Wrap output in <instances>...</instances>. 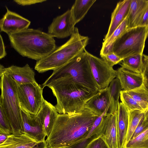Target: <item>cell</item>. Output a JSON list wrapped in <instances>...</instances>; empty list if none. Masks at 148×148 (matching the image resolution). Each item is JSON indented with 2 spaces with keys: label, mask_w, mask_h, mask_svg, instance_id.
<instances>
[{
  "label": "cell",
  "mask_w": 148,
  "mask_h": 148,
  "mask_svg": "<svg viewBox=\"0 0 148 148\" xmlns=\"http://www.w3.org/2000/svg\"><path fill=\"white\" fill-rule=\"evenodd\" d=\"M99 116L84 108L68 114H59L45 141L47 148H68L85 138Z\"/></svg>",
  "instance_id": "obj_1"
},
{
  "label": "cell",
  "mask_w": 148,
  "mask_h": 148,
  "mask_svg": "<svg viewBox=\"0 0 148 148\" xmlns=\"http://www.w3.org/2000/svg\"><path fill=\"white\" fill-rule=\"evenodd\" d=\"M144 114L145 112L138 110L129 111L128 128L126 144L130 140L136 128L144 116Z\"/></svg>",
  "instance_id": "obj_26"
},
{
  "label": "cell",
  "mask_w": 148,
  "mask_h": 148,
  "mask_svg": "<svg viewBox=\"0 0 148 148\" xmlns=\"http://www.w3.org/2000/svg\"><path fill=\"white\" fill-rule=\"evenodd\" d=\"M87 51L82 53L58 69L42 84L43 89L51 82L66 78L93 91L99 90L91 70Z\"/></svg>",
  "instance_id": "obj_5"
},
{
  "label": "cell",
  "mask_w": 148,
  "mask_h": 148,
  "mask_svg": "<svg viewBox=\"0 0 148 148\" xmlns=\"http://www.w3.org/2000/svg\"><path fill=\"white\" fill-rule=\"evenodd\" d=\"M0 133L7 135H9L12 134L10 121L1 106H0Z\"/></svg>",
  "instance_id": "obj_30"
},
{
  "label": "cell",
  "mask_w": 148,
  "mask_h": 148,
  "mask_svg": "<svg viewBox=\"0 0 148 148\" xmlns=\"http://www.w3.org/2000/svg\"><path fill=\"white\" fill-rule=\"evenodd\" d=\"M100 56L108 64L112 67L120 62L123 60L112 51Z\"/></svg>",
  "instance_id": "obj_31"
},
{
  "label": "cell",
  "mask_w": 148,
  "mask_h": 148,
  "mask_svg": "<svg viewBox=\"0 0 148 148\" xmlns=\"http://www.w3.org/2000/svg\"><path fill=\"white\" fill-rule=\"evenodd\" d=\"M143 55L129 56L120 62L121 67L132 71L142 74L144 67Z\"/></svg>",
  "instance_id": "obj_24"
},
{
  "label": "cell",
  "mask_w": 148,
  "mask_h": 148,
  "mask_svg": "<svg viewBox=\"0 0 148 148\" xmlns=\"http://www.w3.org/2000/svg\"><path fill=\"white\" fill-rule=\"evenodd\" d=\"M5 72L10 75L17 85L37 82L35 72L27 64L22 67L12 65L6 68L0 64V76Z\"/></svg>",
  "instance_id": "obj_14"
},
{
  "label": "cell",
  "mask_w": 148,
  "mask_h": 148,
  "mask_svg": "<svg viewBox=\"0 0 148 148\" xmlns=\"http://www.w3.org/2000/svg\"><path fill=\"white\" fill-rule=\"evenodd\" d=\"M132 0H121L118 2L112 13L110 23L104 41L107 39L115 29L127 17Z\"/></svg>",
  "instance_id": "obj_18"
},
{
  "label": "cell",
  "mask_w": 148,
  "mask_h": 148,
  "mask_svg": "<svg viewBox=\"0 0 148 148\" xmlns=\"http://www.w3.org/2000/svg\"><path fill=\"white\" fill-rule=\"evenodd\" d=\"M17 4L22 6L29 5L37 3H42L47 1L46 0H14Z\"/></svg>",
  "instance_id": "obj_37"
},
{
  "label": "cell",
  "mask_w": 148,
  "mask_h": 148,
  "mask_svg": "<svg viewBox=\"0 0 148 148\" xmlns=\"http://www.w3.org/2000/svg\"><path fill=\"white\" fill-rule=\"evenodd\" d=\"M144 116L145 120L148 122V110L145 112Z\"/></svg>",
  "instance_id": "obj_42"
},
{
  "label": "cell",
  "mask_w": 148,
  "mask_h": 148,
  "mask_svg": "<svg viewBox=\"0 0 148 148\" xmlns=\"http://www.w3.org/2000/svg\"><path fill=\"white\" fill-rule=\"evenodd\" d=\"M0 59L4 58L7 55L3 38L0 34Z\"/></svg>",
  "instance_id": "obj_38"
},
{
  "label": "cell",
  "mask_w": 148,
  "mask_h": 148,
  "mask_svg": "<svg viewBox=\"0 0 148 148\" xmlns=\"http://www.w3.org/2000/svg\"><path fill=\"white\" fill-rule=\"evenodd\" d=\"M17 85L21 110L31 114L36 115L44 99L42 88L37 82Z\"/></svg>",
  "instance_id": "obj_8"
},
{
  "label": "cell",
  "mask_w": 148,
  "mask_h": 148,
  "mask_svg": "<svg viewBox=\"0 0 148 148\" xmlns=\"http://www.w3.org/2000/svg\"><path fill=\"white\" fill-rule=\"evenodd\" d=\"M84 108L99 116L105 111L107 112V114L116 111L112 103L108 87L99 90L98 92L86 103Z\"/></svg>",
  "instance_id": "obj_12"
},
{
  "label": "cell",
  "mask_w": 148,
  "mask_h": 148,
  "mask_svg": "<svg viewBox=\"0 0 148 148\" xmlns=\"http://www.w3.org/2000/svg\"><path fill=\"white\" fill-rule=\"evenodd\" d=\"M59 114L55 106L44 99L40 109L36 115L42 124L47 137L50 135Z\"/></svg>",
  "instance_id": "obj_17"
},
{
  "label": "cell",
  "mask_w": 148,
  "mask_h": 148,
  "mask_svg": "<svg viewBox=\"0 0 148 148\" xmlns=\"http://www.w3.org/2000/svg\"><path fill=\"white\" fill-rule=\"evenodd\" d=\"M106 114H107L106 111H105L103 114L99 116L94 121L91 128L86 138L90 137L96 135L98 128L101 122L102 118Z\"/></svg>",
  "instance_id": "obj_35"
},
{
  "label": "cell",
  "mask_w": 148,
  "mask_h": 148,
  "mask_svg": "<svg viewBox=\"0 0 148 148\" xmlns=\"http://www.w3.org/2000/svg\"><path fill=\"white\" fill-rule=\"evenodd\" d=\"M124 148H148V129L130 140Z\"/></svg>",
  "instance_id": "obj_28"
},
{
  "label": "cell",
  "mask_w": 148,
  "mask_h": 148,
  "mask_svg": "<svg viewBox=\"0 0 148 148\" xmlns=\"http://www.w3.org/2000/svg\"><path fill=\"white\" fill-rule=\"evenodd\" d=\"M56 97L55 106L60 114L76 112L84 109L86 103L95 95L99 90L92 91L66 78L55 80L47 86Z\"/></svg>",
  "instance_id": "obj_3"
},
{
  "label": "cell",
  "mask_w": 148,
  "mask_h": 148,
  "mask_svg": "<svg viewBox=\"0 0 148 148\" xmlns=\"http://www.w3.org/2000/svg\"><path fill=\"white\" fill-rule=\"evenodd\" d=\"M108 88L112 103L115 110L117 111L120 92L122 89L120 81L117 77L110 83Z\"/></svg>",
  "instance_id": "obj_27"
},
{
  "label": "cell",
  "mask_w": 148,
  "mask_h": 148,
  "mask_svg": "<svg viewBox=\"0 0 148 148\" xmlns=\"http://www.w3.org/2000/svg\"><path fill=\"white\" fill-rule=\"evenodd\" d=\"M11 46L23 57L40 60L57 47L54 38L39 29L27 28L8 35Z\"/></svg>",
  "instance_id": "obj_2"
},
{
  "label": "cell",
  "mask_w": 148,
  "mask_h": 148,
  "mask_svg": "<svg viewBox=\"0 0 148 148\" xmlns=\"http://www.w3.org/2000/svg\"><path fill=\"white\" fill-rule=\"evenodd\" d=\"M24 132L32 138L42 143L46 136L43 127L36 115L27 113L22 110Z\"/></svg>",
  "instance_id": "obj_15"
},
{
  "label": "cell",
  "mask_w": 148,
  "mask_h": 148,
  "mask_svg": "<svg viewBox=\"0 0 148 148\" xmlns=\"http://www.w3.org/2000/svg\"></svg>",
  "instance_id": "obj_43"
},
{
  "label": "cell",
  "mask_w": 148,
  "mask_h": 148,
  "mask_svg": "<svg viewBox=\"0 0 148 148\" xmlns=\"http://www.w3.org/2000/svg\"><path fill=\"white\" fill-rule=\"evenodd\" d=\"M6 12L0 20V32L10 34L27 28L31 21L18 14L12 11L6 6Z\"/></svg>",
  "instance_id": "obj_13"
},
{
  "label": "cell",
  "mask_w": 148,
  "mask_h": 148,
  "mask_svg": "<svg viewBox=\"0 0 148 148\" xmlns=\"http://www.w3.org/2000/svg\"><path fill=\"white\" fill-rule=\"evenodd\" d=\"M75 25L71 9H69L53 19L48 27L47 33L53 38H67L73 33Z\"/></svg>",
  "instance_id": "obj_10"
},
{
  "label": "cell",
  "mask_w": 148,
  "mask_h": 148,
  "mask_svg": "<svg viewBox=\"0 0 148 148\" xmlns=\"http://www.w3.org/2000/svg\"><path fill=\"white\" fill-rule=\"evenodd\" d=\"M96 135L86 138L68 148H86L88 144L93 139L98 137Z\"/></svg>",
  "instance_id": "obj_36"
},
{
  "label": "cell",
  "mask_w": 148,
  "mask_h": 148,
  "mask_svg": "<svg viewBox=\"0 0 148 148\" xmlns=\"http://www.w3.org/2000/svg\"><path fill=\"white\" fill-rule=\"evenodd\" d=\"M8 135L0 133V144L4 142L7 139Z\"/></svg>",
  "instance_id": "obj_40"
},
{
  "label": "cell",
  "mask_w": 148,
  "mask_h": 148,
  "mask_svg": "<svg viewBox=\"0 0 148 148\" xmlns=\"http://www.w3.org/2000/svg\"><path fill=\"white\" fill-rule=\"evenodd\" d=\"M87 53L91 72L99 90L106 88L116 77V70L102 58Z\"/></svg>",
  "instance_id": "obj_9"
},
{
  "label": "cell",
  "mask_w": 148,
  "mask_h": 148,
  "mask_svg": "<svg viewBox=\"0 0 148 148\" xmlns=\"http://www.w3.org/2000/svg\"><path fill=\"white\" fill-rule=\"evenodd\" d=\"M86 148H109L104 140L101 136L92 140Z\"/></svg>",
  "instance_id": "obj_32"
},
{
  "label": "cell",
  "mask_w": 148,
  "mask_h": 148,
  "mask_svg": "<svg viewBox=\"0 0 148 148\" xmlns=\"http://www.w3.org/2000/svg\"><path fill=\"white\" fill-rule=\"evenodd\" d=\"M147 129H148V122L145 120L144 116L134 132L130 140L134 138Z\"/></svg>",
  "instance_id": "obj_33"
},
{
  "label": "cell",
  "mask_w": 148,
  "mask_h": 148,
  "mask_svg": "<svg viewBox=\"0 0 148 148\" xmlns=\"http://www.w3.org/2000/svg\"><path fill=\"white\" fill-rule=\"evenodd\" d=\"M96 0H76L71 9L75 24L81 21Z\"/></svg>",
  "instance_id": "obj_23"
},
{
  "label": "cell",
  "mask_w": 148,
  "mask_h": 148,
  "mask_svg": "<svg viewBox=\"0 0 148 148\" xmlns=\"http://www.w3.org/2000/svg\"><path fill=\"white\" fill-rule=\"evenodd\" d=\"M141 26H148V8L144 16Z\"/></svg>",
  "instance_id": "obj_39"
},
{
  "label": "cell",
  "mask_w": 148,
  "mask_h": 148,
  "mask_svg": "<svg viewBox=\"0 0 148 148\" xmlns=\"http://www.w3.org/2000/svg\"><path fill=\"white\" fill-rule=\"evenodd\" d=\"M116 71V77L119 79L123 90L129 91L141 86L143 84L142 74L129 71L122 67Z\"/></svg>",
  "instance_id": "obj_19"
},
{
  "label": "cell",
  "mask_w": 148,
  "mask_h": 148,
  "mask_svg": "<svg viewBox=\"0 0 148 148\" xmlns=\"http://www.w3.org/2000/svg\"><path fill=\"white\" fill-rule=\"evenodd\" d=\"M126 91L137 103L145 112L148 110V90L143 84L138 87Z\"/></svg>",
  "instance_id": "obj_25"
},
{
  "label": "cell",
  "mask_w": 148,
  "mask_h": 148,
  "mask_svg": "<svg viewBox=\"0 0 148 148\" xmlns=\"http://www.w3.org/2000/svg\"><path fill=\"white\" fill-rule=\"evenodd\" d=\"M41 143L24 132L8 135L6 140L0 144V148H34Z\"/></svg>",
  "instance_id": "obj_21"
},
{
  "label": "cell",
  "mask_w": 148,
  "mask_h": 148,
  "mask_svg": "<svg viewBox=\"0 0 148 148\" xmlns=\"http://www.w3.org/2000/svg\"><path fill=\"white\" fill-rule=\"evenodd\" d=\"M148 8V0H132L127 17L128 29L141 26Z\"/></svg>",
  "instance_id": "obj_16"
},
{
  "label": "cell",
  "mask_w": 148,
  "mask_h": 148,
  "mask_svg": "<svg viewBox=\"0 0 148 148\" xmlns=\"http://www.w3.org/2000/svg\"><path fill=\"white\" fill-rule=\"evenodd\" d=\"M148 37V26L129 29L113 44L112 51L123 59L130 56L143 55Z\"/></svg>",
  "instance_id": "obj_7"
},
{
  "label": "cell",
  "mask_w": 148,
  "mask_h": 148,
  "mask_svg": "<svg viewBox=\"0 0 148 148\" xmlns=\"http://www.w3.org/2000/svg\"><path fill=\"white\" fill-rule=\"evenodd\" d=\"M129 125V111L122 102L119 103L117 129L118 148H124L126 144Z\"/></svg>",
  "instance_id": "obj_20"
},
{
  "label": "cell",
  "mask_w": 148,
  "mask_h": 148,
  "mask_svg": "<svg viewBox=\"0 0 148 148\" xmlns=\"http://www.w3.org/2000/svg\"><path fill=\"white\" fill-rule=\"evenodd\" d=\"M0 77V106L10 121L12 134H22L24 132V130L17 84L6 72Z\"/></svg>",
  "instance_id": "obj_6"
},
{
  "label": "cell",
  "mask_w": 148,
  "mask_h": 148,
  "mask_svg": "<svg viewBox=\"0 0 148 148\" xmlns=\"http://www.w3.org/2000/svg\"><path fill=\"white\" fill-rule=\"evenodd\" d=\"M89 40L88 36L81 35L78 28L75 27L73 33L65 43L57 47L46 57L36 61L35 69L42 73L58 69L83 52Z\"/></svg>",
  "instance_id": "obj_4"
},
{
  "label": "cell",
  "mask_w": 148,
  "mask_h": 148,
  "mask_svg": "<svg viewBox=\"0 0 148 148\" xmlns=\"http://www.w3.org/2000/svg\"><path fill=\"white\" fill-rule=\"evenodd\" d=\"M127 17L115 29L110 36L102 43L100 56L112 51V48L114 42L128 30Z\"/></svg>",
  "instance_id": "obj_22"
},
{
  "label": "cell",
  "mask_w": 148,
  "mask_h": 148,
  "mask_svg": "<svg viewBox=\"0 0 148 148\" xmlns=\"http://www.w3.org/2000/svg\"><path fill=\"white\" fill-rule=\"evenodd\" d=\"M35 148H47L46 141L38 145Z\"/></svg>",
  "instance_id": "obj_41"
},
{
  "label": "cell",
  "mask_w": 148,
  "mask_h": 148,
  "mask_svg": "<svg viewBox=\"0 0 148 148\" xmlns=\"http://www.w3.org/2000/svg\"><path fill=\"white\" fill-rule=\"evenodd\" d=\"M144 67L142 73L143 84L148 90V56L143 55Z\"/></svg>",
  "instance_id": "obj_34"
},
{
  "label": "cell",
  "mask_w": 148,
  "mask_h": 148,
  "mask_svg": "<svg viewBox=\"0 0 148 148\" xmlns=\"http://www.w3.org/2000/svg\"><path fill=\"white\" fill-rule=\"evenodd\" d=\"M117 110L105 114L98 128L96 135L105 141L109 148H118L117 129Z\"/></svg>",
  "instance_id": "obj_11"
},
{
  "label": "cell",
  "mask_w": 148,
  "mask_h": 148,
  "mask_svg": "<svg viewBox=\"0 0 148 148\" xmlns=\"http://www.w3.org/2000/svg\"><path fill=\"white\" fill-rule=\"evenodd\" d=\"M120 97L121 102L126 107L128 111L134 110H138L145 112L137 103L127 92L121 90Z\"/></svg>",
  "instance_id": "obj_29"
}]
</instances>
